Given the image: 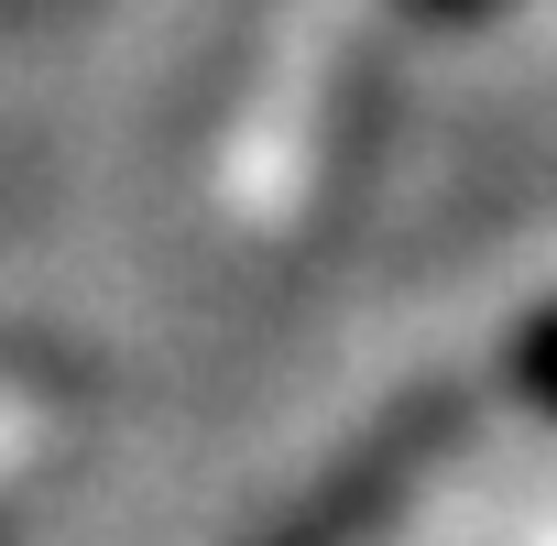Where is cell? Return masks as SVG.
Masks as SVG:
<instances>
[{
  "label": "cell",
  "instance_id": "1",
  "mask_svg": "<svg viewBox=\"0 0 557 546\" xmlns=\"http://www.w3.org/2000/svg\"><path fill=\"white\" fill-rule=\"evenodd\" d=\"M546 372H557V350H546Z\"/></svg>",
  "mask_w": 557,
  "mask_h": 546
}]
</instances>
